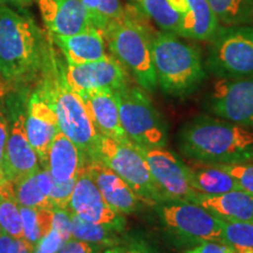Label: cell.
I'll use <instances>...</instances> for the list:
<instances>
[{
    "mask_svg": "<svg viewBox=\"0 0 253 253\" xmlns=\"http://www.w3.org/2000/svg\"><path fill=\"white\" fill-rule=\"evenodd\" d=\"M179 149L190 160L212 164L253 161V130L223 119L199 116L179 132Z\"/></svg>",
    "mask_w": 253,
    "mask_h": 253,
    "instance_id": "1",
    "label": "cell"
},
{
    "mask_svg": "<svg viewBox=\"0 0 253 253\" xmlns=\"http://www.w3.org/2000/svg\"><path fill=\"white\" fill-rule=\"evenodd\" d=\"M18 9L0 4V75L9 82L31 79L46 59L40 28Z\"/></svg>",
    "mask_w": 253,
    "mask_h": 253,
    "instance_id": "2",
    "label": "cell"
},
{
    "mask_svg": "<svg viewBox=\"0 0 253 253\" xmlns=\"http://www.w3.org/2000/svg\"><path fill=\"white\" fill-rule=\"evenodd\" d=\"M48 56L45 78L37 93L54 110L60 131L74 142L88 161L97 158L101 135L91 123L81 97L66 81L65 67L53 53Z\"/></svg>",
    "mask_w": 253,
    "mask_h": 253,
    "instance_id": "3",
    "label": "cell"
},
{
    "mask_svg": "<svg viewBox=\"0 0 253 253\" xmlns=\"http://www.w3.org/2000/svg\"><path fill=\"white\" fill-rule=\"evenodd\" d=\"M143 17L135 7L125 9L121 18L107 26L103 36L110 54L134 77L142 89L153 93L157 88L151 53L154 33Z\"/></svg>",
    "mask_w": 253,
    "mask_h": 253,
    "instance_id": "4",
    "label": "cell"
},
{
    "mask_svg": "<svg viewBox=\"0 0 253 253\" xmlns=\"http://www.w3.org/2000/svg\"><path fill=\"white\" fill-rule=\"evenodd\" d=\"M153 65L157 86L172 97L188 96L207 77L201 52L170 32L153 34Z\"/></svg>",
    "mask_w": 253,
    "mask_h": 253,
    "instance_id": "5",
    "label": "cell"
},
{
    "mask_svg": "<svg viewBox=\"0 0 253 253\" xmlns=\"http://www.w3.org/2000/svg\"><path fill=\"white\" fill-rule=\"evenodd\" d=\"M97 158L134 190L142 203L149 207L164 203L150 175L147 161L131 141L101 136Z\"/></svg>",
    "mask_w": 253,
    "mask_h": 253,
    "instance_id": "6",
    "label": "cell"
},
{
    "mask_svg": "<svg viewBox=\"0 0 253 253\" xmlns=\"http://www.w3.org/2000/svg\"><path fill=\"white\" fill-rule=\"evenodd\" d=\"M116 95L120 121L128 140L140 147H166L167 125L147 91L128 84Z\"/></svg>",
    "mask_w": 253,
    "mask_h": 253,
    "instance_id": "7",
    "label": "cell"
},
{
    "mask_svg": "<svg viewBox=\"0 0 253 253\" xmlns=\"http://www.w3.org/2000/svg\"><path fill=\"white\" fill-rule=\"evenodd\" d=\"M208 68L220 78L253 77V26H219L211 38Z\"/></svg>",
    "mask_w": 253,
    "mask_h": 253,
    "instance_id": "8",
    "label": "cell"
},
{
    "mask_svg": "<svg viewBox=\"0 0 253 253\" xmlns=\"http://www.w3.org/2000/svg\"><path fill=\"white\" fill-rule=\"evenodd\" d=\"M156 211L170 235L182 244L221 242V219L194 202H167Z\"/></svg>",
    "mask_w": 253,
    "mask_h": 253,
    "instance_id": "9",
    "label": "cell"
},
{
    "mask_svg": "<svg viewBox=\"0 0 253 253\" xmlns=\"http://www.w3.org/2000/svg\"><path fill=\"white\" fill-rule=\"evenodd\" d=\"M135 144V143H134ZM156 188L167 202H196L199 194L190 184L188 168L166 147H140Z\"/></svg>",
    "mask_w": 253,
    "mask_h": 253,
    "instance_id": "10",
    "label": "cell"
},
{
    "mask_svg": "<svg viewBox=\"0 0 253 253\" xmlns=\"http://www.w3.org/2000/svg\"><path fill=\"white\" fill-rule=\"evenodd\" d=\"M209 107L219 119L253 129V77L220 78L214 84Z\"/></svg>",
    "mask_w": 253,
    "mask_h": 253,
    "instance_id": "11",
    "label": "cell"
},
{
    "mask_svg": "<svg viewBox=\"0 0 253 253\" xmlns=\"http://www.w3.org/2000/svg\"><path fill=\"white\" fill-rule=\"evenodd\" d=\"M68 210L90 223L108 225L123 232L126 220L123 214L109 207L84 167L75 182Z\"/></svg>",
    "mask_w": 253,
    "mask_h": 253,
    "instance_id": "12",
    "label": "cell"
},
{
    "mask_svg": "<svg viewBox=\"0 0 253 253\" xmlns=\"http://www.w3.org/2000/svg\"><path fill=\"white\" fill-rule=\"evenodd\" d=\"M66 81L75 91L108 88L118 91L128 86L129 73L112 54L97 61L67 63L65 67Z\"/></svg>",
    "mask_w": 253,
    "mask_h": 253,
    "instance_id": "13",
    "label": "cell"
},
{
    "mask_svg": "<svg viewBox=\"0 0 253 253\" xmlns=\"http://www.w3.org/2000/svg\"><path fill=\"white\" fill-rule=\"evenodd\" d=\"M50 37H67L93 26L91 14L81 0H36Z\"/></svg>",
    "mask_w": 253,
    "mask_h": 253,
    "instance_id": "14",
    "label": "cell"
},
{
    "mask_svg": "<svg viewBox=\"0 0 253 253\" xmlns=\"http://www.w3.org/2000/svg\"><path fill=\"white\" fill-rule=\"evenodd\" d=\"M86 107L93 126L101 136L126 141L120 121L119 99L116 91L108 88L77 91Z\"/></svg>",
    "mask_w": 253,
    "mask_h": 253,
    "instance_id": "15",
    "label": "cell"
},
{
    "mask_svg": "<svg viewBox=\"0 0 253 253\" xmlns=\"http://www.w3.org/2000/svg\"><path fill=\"white\" fill-rule=\"evenodd\" d=\"M39 158L27 138L25 116L19 114L14 120L6 142L4 172L9 182L36 175L39 171Z\"/></svg>",
    "mask_w": 253,
    "mask_h": 253,
    "instance_id": "16",
    "label": "cell"
},
{
    "mask_svg": "<svg viewBox=\"0 0 253 253\" xmlns=\"http://www.w3.org/2000/svg\"><path fill=\"white\" fill-rule=\"evenodd\" d=\"M25 129L32 148L37 153L41 164L46 168L50 144L60 128L54 110L38 93L32 95L28 101Z\"/></svg>",
    "mask_w": 253,
    "mask_h": 253,
    "instance_id": "17",
    "label": "cell"
},
{
    "mask_svg": "<svg viewBox=\"0 0 253 253\" xmlns=\"http://www.w3.org/2000/svg\"><path fill=\"white\" fill-rule=\"evenodd\" d=\"M86 168L104 201L113 210L123 216L137 211L140 198L118 173L114 172L99 158L87 161Z\"/></svg>",
    "mask_w": 253,
    "mask_h": 253,
    "instance_id": "18",
    "label": "cell"
},
{
    "mask_svg": "<svg viewBox=\"0 0 253 253\" xmlns=\"http://www.w3.org/2000/svg\"><path fill=\"white\" fill-rule=\"evenodd\" d=\"M179 17V37L208 41L214 36L219 21L208 0H169Z\"/></svg>",
    "mask_w": 253,
    "mask_h": 253,
    "instance_id": "19",
    "label": "cell"
},
{
    "mask_svg": "<svg viewBox=\"0 0 253 253\" xmlns=\"http://www.w3.org/2000/svg\"><path fill=\"white\" fill-rule=\"evenodd\" d=\"M52 39L71 65L97 61L108 55L102 31L94 26L73 36L52 37Z\"/></svg>",
    "mask_w": 253,
    "mask_h": 253,
    "instance_id": "20",
    "label": "cell"
},
{
    "mask_svg": "<svg viewBox=\"0 0 253 253\" xmlns=\"http://www.w3.org/2000/svg\"><path fill=\"white\" fill-rule=\"evenodd\" d=\"M87 157L63 132L55 135L47 156L46 169L59 182L77 179L87 164Z\"/></svg>",
    "mask_w": 253,
    "mask_h": 253,
    "instance_id": "21",
    "label": "cell"
},
{
    "mask_svg": "<svg viewBox=\"0 0 253 253\" xmlns=\"http://www.w3.org/2000/svg\"><path fill=\"white\" fill-rule=\"evenodd\" d=\"M195 203L221 220L253 223V194L243 189L214 196L199 195Z\"/></svg>",
    "mask_w": 253,
    "mask_h": 253,
    "instance_id": "22",
    "label": "cell"
},
{
    "mask_svg": "<svg viewBox=\"0 0 253 253\" xmlns=\"http://www.w3.org/2000/svg\"><path fill=\"white\" fill-rule=\"evenodd\" d=\"M184 163L188 168L190 184L199 195L214 196L240 189L236 179L217 164L190 158Z\"/></svg>",
    "mask_w": 253,
    "mask_h": 253,
    "instance_id": "23",
    "label": "cell"
},
{
    "mask_svg": "<svg viewBox=\"0 0 253 253\" xmlns=\"http://www.w3.org/2000/svg\"><path fill=\"white\" fill-rule=\"evenodd\" d=\"M72 213V212H71ZM118 230L108 225L90 223L72 213V237L107 249L121 240Z\"/></svg>",
    "mask_w": 253,
    "mask_h": 253,
    "instance_id": "24",
    "label": "cell"
},
{
    "mask_svg": "<svg viewBox=\"0 0 253 253\" xmlns=\"http://www.w3.org/2000/svg\"><path fill=\"white\" fill-rule=\"evenodd\" d=\"M144 17L151 19L162 31L179 37V17L169 0H129Z\"/></svg>",
    "mask_w": 253,
    "mask_h": 253,
    "instance_id": "25",
    "label": "cell"
},
{
    "mask_svg": "<svg viewBox=\"0 0 253 253\" xmlns=\"http://www.w3.org/2000/svg\"><path fill=\"white\" fill-rule=\"evenodd\" d=\"M221 26L253 23V0H208Z\"/></svg>",
    "mask_w": 253,
    "mask_h": 253,
    "instance_id": "26",
    "label": "cell"
},
{
    "mask_svg": "<svg viewBox=\"0 0 253 253\" xmlns=\"http://www.w3.org/2000/svg\"><path fill=\"white\" fill-rule=\"evenodd\" d=\"M23 220V238L36 245L53 226V210L39 208L20 207Z\"/></svg>",
    "mask_w": 253,
    "mask_h": 253,
    "instance_id": "27",
    "label": "cell"
},
{
    "mask_svg": "<svg viewBox=\"0 0 253 253\" xmlns=\"http://www.w3.org/2000/svg\"><path fill=\"white\" fill-rule=\"evenodd\" d=\"M221 243L235 253H253V223L221 220Z\"/></svg>",
    "mask_w": 253,
    "mask_h": 253,
    "instance_id": "28",
    "label": "cell"
},
{
    "mask_svg": "<svg viewBox=\"0 0 253 253\" xmlns=\"http://www.w3.org/2000/svg\"><path fill=\"white\" fill-rule=\"evenodd\" d=\"M14 197L20 207L39 208L53 210L49 198L41 191L38 185L36 175H31L12 183Z\"/></svg>",
    "mask_w": 253,
    "mask_h": 253,
    "instance_id": "29",
    "label": "cell"
},
{
    "mask_svg": "<svg viewBox=\"0 0 253 253\" xmlns=\"http://www.w3.org/2000/svg\"><path fill=\"white\" fill-rule=\"evenodd\" d=\"M0 230L12 238H23L20 208L14 197H4L0 202Z\"/></svg>",
    "mask_w": 253,
    "mask_h": 253,
    "instance_id": "30",
    "label": "cell"
},
{
    "mask_svg": "<svg viewBox=\"0 0 253 253\" xmlns=\"http://www.w3.org/2000/svg\"><path fill=\"white\" fill-rule=\"evenodd\" d=\"M123 13L125 7L121 4V0H100L91 13V23L94 27L99 28L103 33L107 26L121 18Z\"/></svg>",
    "mask_w": 253,
    "mask_h": 253,
    "instance_id": "31",
    "label": "cell"
},
{
    "mask_svg": "<svg viewBox=\"0 0 253 253\" xmlns=\"http://www.w3.org/2000/svg\"><path fill=\"white\" fill-rule=\"evenodd\" d=\"M217 166L232 176L239 184L240 189L253 194V161L243 163L217 164Z\"/></svg>",
    "mask_w": 253,
    "mask_h": 253,
    "instance_id": "32",
    "label": "cell"
},
{
    "mask_svg": "<svg viewBox=\"0 0 253 253\" xmlns=\"http://www.w3.org/2000/svg\"><path fill=\"white\" fill-rule=\"evenodd\" d=\"M75 182H77V179H71V181L66 182L54 181V184H53L48 195L50 203L53 205V210L54 209L68 210Z\"/></svg>",
    "mask_w": 253,
    "mask_h": 253,
    "instance_id": "33",
    "label": "cell"
},
{
    "mask_svg": "<svg viewBox=\"0 0 253 253\" xmlns=\"http://www.w3.org/2000/svg\"><path fill=\"white\" fill-rule=\"evenodd\" d=\"M103 253H158L147 240L141 238H121L118 244L107 248Z\"/></svg>",
    "mask_w": 253,
    "mask_h": 253,
    "instance_id": "34",
    "label": "cell"
},
{
    "mask_svg": "<svg viewBox=\"0 0 253 253\" xmlns=\"http://www.w3.org/2000/svg\"><path fill=\"white\" fill-rule=\"evenodd\" d=\"M67 240L54 226H52L49 232L34 245L33 253H56Z\"/></svg>",
    "mask_w": 253,
    "mask_h": 253,
    "instance_id": "35",
    "label": "cell"
},
{
    "mask_svg": "<svg viewBox=\"0 0 253 253\" xmlns=\"http://www.w3.org/2000/svg\"><path fill=\"white\" fill-rule=\"evenodd\" d=\"M104 248L77 238H69L56 253H100Z\"/></svg>",
    "mask_w": 253,
    "mask_h": 253,
    "instance_id": "36",
    "label": "cell"
},
{
    "mask_svg": "<svg viewBox=\"0 0 253 253\" xmlns=\"http://www.w3.org/2000/svg\"><path fill=\"white\" fill-rule=\"evenodd\" d=\"M185 253H235L221 242H203L191 246Z\"/></svg>",
    "mask_w": 253,
    "mask_h": 253,
    "instance_id": "37",
    "label": "cell"
},
{
    "mask_svg": "<svg viewBox=\"0 0 253 253\" xmlns=\"http://www.w3.org/2000/svg\"><path fill=\"white\" fill-rule=\"evenodd\" d=\"M36 178H37L38 185H39L41 191H42L43 194L48 197V195H49L50 190H52L53 184H54L55 179L53 178V176L50 175V172L46 169V168L43 170H39V171L36 173Z\"/></svg>",
    "mask_w": 253,
    "mask_h": 253,
    "instance_id": "38",
    "label": "cell"
},
{
    "mask_svg": "<svg viewBox=\"0 0 253 253\" xmlns=\"http://www.w3.org/2000/svg\"><path fill=\"white\" fill-rule=\"evenodd\" d=\"M7 123L4 116L0 114V171H4V158H5V149L6 142H7Z\"/></svg>",
    "mask_w": 253,
    "mask_h": 253,
    "instance_id": "39",
    "label": "cell"
},
{
    "mask_svg": "<svg viewBox=\"0 0 253 253\" xmlns=\"http://www.w3.org/2000/svg\"><path fill=\"white\" fill-rule=\"evenodd\" d=\"M34 246L24 238L12 239L7 253H33Z\"/></svg>",
    "mask_w": 253,
    "mask_h": 253,
    "instance_id": "40",
    "label": "cell"
},
{
    "mask_svg": "<svg viewBox=\"0 0 253 253\" xmlns=\"http://www.w3.org/2000/svg\"><path fill=\"white\" fill-rule=\"evenodd\" d=\"M12 237L8 236L7 233L2 232L1 230H0V253H7L8 252V249H9V245H11L12 243Z\"/></svg>",
    "mask_w": 253,
    "mask_h": 253,
    "instance_id": "41",
    "label": "cell"
},
{
    "mask_svg": "<svg viewBox=\"0 0 253 253\" xmlns=\"http://www.w3.org/2000/svg\"><path fill=\"white\" fill-rule=\"evenodd\" d=\"M33 1L34 0H0V4L12 6V7L17 8H23L25 6L31 5Z\"/></svg>",
    "mask_w": 253,
    "mask_h": 253,
    "instance_id": "42",
    "label": "cell"
},
{
    "mask_svg": "<svg viewBox=\"0 0 253 253\" xmlns=\"http://www.w3.org/2000/svg\"><path fill=\"white\" fill-rule=\"evenodd\" d=\"M4 197H14V190L12 182L8 181L2 186H0V202L2 201Z\"/></svg>",
    "mask_w": 253,
    "mask_h": 253,
    "instance_id": "43",
    "label": "cell"
},
{
    "mask_svg": "<svg viewBox=\"0 0 253 253\" xmlns=\"http://www.w3.org/2000/svg\"><path fill=\"white\" fill-rule=\"evenodd\" d=\"M82 2H84V6L88 8V11L90 12V14L93 13V11L95 8H96L97 4L100 2V0H81Z\"/></svg>",
    "mask_w": 253,
    "mask_h": 253,
    "instance_id": "44",
    "label": "cell"
},
{
    "mask_svg": "<svg viewBox=\"0 0 253 253\" xmlns=\"http://www.w3.org/2000/svg\"><path fill=\"white\" fill-rule=\"evenodd\" d=\"M8 179L6 178V175L4 171H0V186H2L5 184V183H7Z\"/></svg>",
    "mask_w": 253,
    "mask_h": 253,
    "instance_id": "45",
    "label": "cell"
}]
</instances>
